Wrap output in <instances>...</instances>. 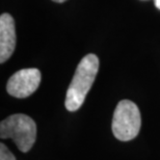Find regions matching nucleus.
Instances as JSON below:
<instances>
[{
    "label": "nucleus",
    "mask_w": 160,
    "mask_h": 160,
    "mask_svg": "<svg viewBox=\"0 0 160 160\" xmlns=\"http://www.w3.org/2000/svg\"><path fill=\"white\" fill-rule=\"evenodd\" d=\"M98 70L99 58L95 54H88L79 62L66 95L65 106L69 111H76L81 107L95 81Z\"/></svg>",
    "instance_id": "obj_1"
},
{
    "label": "nucleus",
    "mask_w": 160,
    "mask_h": 160,
    "mask_svg": "<svg viewBox=\"0 0 160 160\" xmlns=\"http://www.w3.org/2000/svg\"><path fill=\"white\" fill-rule=\"evenodd\" d=\"M0 137L12 138L21 152H28L37 138V125L26 114H12L0 124Z\"/></svg>",
    "instance_id": "obj_2"
},
{
    "label": "nucleus",
    "mask_w": 160,
    "mask_h": 160,
    "mask_svg": "<svg viewBox=\"0 0 160 160\" xmlns=\"http://www.w3.org/2000/svg\"><path fill=\"white\" fill-rule=\"evenodd\" d=\"M142 118L135 103L130 100H122L117 105L112 118V132L122 142L135 138L139 132Z\"/></svg>",
    "instance_id": "obj_3"
},
{
    "label": "nucleus",
    "mask_w": 160,
    "mask_h": 160,
    "mask_svg": "<svg viewBox=\"0 0 160 160\" xmlns=\"http://www.w3.org/2000/svg\"><path fill=\"white\" fill-rule=\"evenodd\" d=\"M41 77V72L38 69L20 70L8 79L6 91L15 98L23 99L29 97L39 88Z\"/></svg>",
    "instance_id": "obj_4"
},
{
    "label": "nucleus",
    "mask_w": 160,
    "mask_h": 160,
    "mask_svg": "<svg viewBox=\"0 0 160 160\" xmlns=\"http://www.w3.org/2000/svg\"><path fill=\"white\" fill-rule=\"evenodd\" d=\"M15 47V21L9 14H2L0 17V62L3 63L12 56Z\"/></svg>",
    "instance_id": "obj_5"
},
{
    "label": "nucleus",
    "mask_w": 160,
    "mask_h": 160,
    "mask_svg": "<svg viewBox=\"0 0 160 160\" xmlns=\"http://www.w3.org/2000/svg\"><path fill=\"white\" fill-rule=\"evenodd\" d=\"M0 160H16L15 156L12 154L4 143L0 145Z\"/></svg>",
    "instance_id": "obj_6"
},
{
    "label": "nucleus",
    "mask_w": 160,
    "mask_h": 160,
    "mask_svg": "<svg viewBox=\"0 0 160 160\" xmlns=\"http://www.w3.org/2000/svg\"><path fill=\"white\" fill-rule=\"evenodd\" d=\"M155 5L158 9H160V0H155Z\"/></svg>",
    "instance_id": "obj_7"
},
{
    "label": "nucleus",
    "mask_w": 160,
    "mask_h": 160,
    "mask_svg": "<svg viewBox=\"0 0 160 160\" xmlns=\"http://www.w3.org/2000/svg\"><path fill=\"white\" fill-rule=\"evenodd\" d=\"M53 1H55V2H58V3H62V2H65L66 0H53Z\"/></svg>",
    "instance_id": "obj_8"
}]
</instances>
